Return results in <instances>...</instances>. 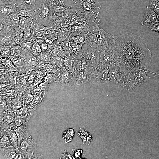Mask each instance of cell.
<instances>
[{"mask_svg":"<svg viewBox=\"0 0 159 159\" xmlns=\"http://www.w3.org/2000/svg\"><path fill=\"white\" fill-rule=\"evenodd\" d=\"M0 1L1 5L2 4V3L8 5L12 3L14 0H0Z\"/></svg>","mask_w":159,"mask_h":159,"instance_id":"obj_38","label":"cell"},{"mask_svg":"<svg viewBox=\"0 0 159 159\" xmlns=\"http://www.w3.org/2000/svg\"><path fill=\"white\" fill-rule=\"evenodd\" d=\"M71 35V34L68 28L66 27L62 28L57 34L59 42H61V43L68 40Z\"/></svg>","mask_w":159,"mask_h":159,"instance_id":"obj_17","label":"cell"},{"mask_svg":"<svg viewBox=\"0 0 159 159\" xmlns=\"http://www.w3.org/2000/svg\"><path fill=\"white\" fill-rule=\"evenodd\" d=\"M30 22L29 19L26 17L21 16L20 19L19 23L20 26L22 27L27 26L28 25H29Z\"/></svg>","mask_w":159,"mask_h":159,"instance_id":"obj_26","label":"cell"},{"mask_svg":"<svg viewBox=\"0 0 159 159\" xmlns=\"http://www.w3.org/2000/svg\"><path fill=\"white\" fill-rule=\"evenodd\" d=\"M25 2L29 5H32L33 1V0H25Z\"/></svg>","mask_w":159,"mask_h":159,"instance_id":"obj_43","label":"cell"},{"mask_svg":"<svg viewBox=\"0 0 159 159\" xmlns=\"http://www.w3.org/2000/svg\"><path fill=\"white\" fill-rule=\"evenodd\" d=\"M21 158V155H16V157L15 158V159H20Z\"/></svg>","mask_w":159,"mask_h":159,"instance_id":"obj_48","label":"cell"},{"mask_svg":"<svg viewBox=\"0 0 159 159\" xmlns=\"http://www.w3.org/2000/svg\"><path fill=\"white\" fill-rule=\"evenodd\" d=\"M10 59L16 66H20L23 62L22 59L20 58H11Z\"/></svg>","mask_w":159,"mask_h":159,"instance_id":"obj_29","label":"cell"},{"mask_svg":"<svg viewBox=\"0 0 159 159\" xmlns=\"http://www.w3.org/2000/svg\"><path fill=\"white\" fill-rule=\"evenodd\" d=\"M150 5L148 6L152 9L159 16V3L155 0H148Z\"/></svg>","mask_w":159,"mask_h":159,"instance_id":"obj_23","label":"cell"},{"mask_svg":"<svg viewBox=\"0 0 159 159\" xmlns=\"http://www.w3.org/2000/svg\"><path fill=\"white\" fill-rule=\"evenodd\" d=\"M87 34V33L83 34H80L76 36H73L71 34L69 39L74 42L82 46L85 43Z\"/></svg>","mask_w":159,"mask_h":159,"instance_id":"obj_18","label":"cell"},{"mask_svg":"<svg viewBox=\"0 0 159 159\" xmlns=\"http://www.w3.org/2000/svg\"><path fill=\"white\" fill-rule=\"evenodd\" d=\"M43 52V53H41L39 55V58L41 61L44 62L48 63L51 60V56H50L49 52Z\"/></svg>","mask_w":159,"mask_h":159,"instance_id":"obj_25","label":"cell"},{"mask_svg":"<svg viewBox=\"0 0 159 159\" xmlns=\"http://www.w3.org/2000/svg\"><path fill=\"white\" fill-rule=\"evenodd\" d=\"M149 28L152 30L159 33V23L156 22Z\"/></svg>","mask_w":159,"mask_h":159,"instance_id":"obj_34","label":"cell"},{"mask_svg":"<svg viewBox=\"0 0 159 159\" xmlns=\"http://www.w3.org/2000/svg\"><path fill=\"white\" fill-rule=\"evenodd\" d=\"M84 51L88 56L90 65L96 69L100 62L99 52L89 49H86Z\"/></svg>","mask_w":159,"mask_h":159,"instance_id":"obj_14","label":"cell"},{"mask_svg":"<svg viewBox=\"0 0 159 159\" xmlns=\"http://www.w3.org/2000/svg\"><path fill=\"white\" fill-rule=\"evenodd\" d=\"M158 16L152 9L147 6L141 24L143 26L149 28L156 22Z\"/></svg>","mask_w":159,"mask_h":159,"instance_id":"obj_10","label":"cell"},{"mask_svg":"<svg viewBox=\"0 0 159 159\" xmlns=\"http://www.w3.org/2000/svg\"><path fill=\"white\" fill-rule=\"evenodd\" d=\"M11 10L8 6H1L0 13L3 14H7Z\"/></svg>","mask_w":159,"mask_h":159,"instance_id":"obj_30","label":"cell"},{"mask_svg":"<svg viewBox=\"0 0 159 159\" xmlns=\"http://www.w3.org/2000/svg\"><path fill=\"white\" fill-rule=\"evenodd\" d=\"M154 74L155 75L154 76V77H157L159 79V70L156 72H155Z\"/></svg>","mask_w":159,"mask_h":159,"instance_id":"obj_47","label":"cell"},{"mask_svg":"<svg viewBox=\"0 0 159 159\" xmlns=\"http://www.w3.org/2000/svg\"><path fill=\"white\" fill-rule=\"evenodd\" d=\"M63 63L65 66V67L70 73H72L74 72V69L72 65V60L65 56Z\"/></svg>","mask_w":159,"mask_h":159,"instance_id":"obj_19","label":"cell"},{"mask_svg":"<svg viewBox=\"0 0 159 159\" xmlns=\"http://www.w3.org/2000/svg\"><path fill=\"white\" fill-rule=\"evenodd\" d=\"M10 17L11 19L14 22L18 23L19 22L20 18L16 14H10Z\"/></svg>","mask_w":159,"mask_h":159,"instance_id":"obj_33","label":"cell"},{"mask_svg":"<svg viewBox=\"0 0 159 159\" xmlns=\"http://www.w3.org/2000/svg\"><path fill=\"white\" fill-rule=\"evenodd\" d=\"M75 12L85 15L93 25H99L101 6L98 0H72Z\"/></svg>","mask_w":159,"mask_h":159,"instance_id":"obj_2","label":"cell"},{"mask_svg":"<svg viewBox=\"0 0 159 159\" xmlns=\"http://www.w3.org/2000/svg\"><path fill=\"white\" fill-rule=\"evenodd\" d=\"M74 133V130L72 129H69L65 132L63 135V138L65 140L66 143L70 142L72 140Z\"/></svg>","mask_w":159,"mask_h":159,"instance_id":"obj_21","label":"cell"},{"mask_svg":"<svg viewBox=\"0 0 159 159\" xmlns=\"http://www.w3.org/2000/svg\"><path fill=\"white\" fill-rule=\"evenodd\" d=\"M93 48L99 52L114 51L116 48L115 40L113 36L100 27L99 37Z\"/></svg>","mask_w":159,"mask_h":159,"instance_id":"obj_3","label":"cell"},{"mask_svg":"<svg viewBox=\"0 0 159 159\" xmlns=\"http://www.w3.org/2000/svg\"><path fill=\"white\" fill-rule=\"evenodd\" d=\"M36 9V14L38 19L42 22L47 23L52 19L53 8L49 4L41 2L38 5Z\"/></svg>","mask_w":159,"mask_h":159,"instance_id":"obj_6","label":"cell"},{"mask_svg":"<svg viewBox=\"0 0 159 159\" xmlns=\"http://www.w3.org/2000/svg\"><path fill=\"white\" fill-rule=\"evenodd\" d=\"M100 62L108 66H118V61L115 51L107 52H99Z\"/></svg>","mask_w":159,"mask_h":159,"instance_id":"obj_8","label":"cell"},{"mask_svg":"<svg viewBox=\"0 0 159 159\" xmlns=\"http://www.w3.org/2000/svg\"><path fill=\"white\" fill-rule=\"evenodd\" d=\"M20 15L21 16L26 17L29 16V15L28 12L26 10L22 9L19 11Z\"/></svg>","mask_w":159,"mask_h":159,"instance_id":"obj_36","label":"cell"},{"mask_svg":"<svg viewBox=\"0 0 159 159\" xmlns=\"http://www.w3.org/2000/svg\"><path fill=\"white\" fill-rule=\"evenodd\" d=\"M31 35V33L29 31H26L23 36L24 40H27L29 38Z\"/></svg>","mask_w":159,"mask_h":159,"instance_id":"obj_39","label":"cell"},{"mask_svg":"<svg viewBox=\"0 0 159 159\" xmlns=\"http://www.w3.org/2000/svg\"><path fill=\"white\" fill-rule=\"evenodd\" d=\"M108 67V79L110 82H112L122 87L128 88L129 85V77L120 71L118 66L112 65Z\"/></svg>","mask_w":159,"mask_h":159,"instance_id":"obj_5","label":"cell"},{"mask_svg":"<svg viewBox=\"0 0 159 159\" xmlns=\"http://www.w3.org/2000/svg\"><path fill=\"white\" fill-rule=\"evenodd\" d=\"M156 1H157V2H158L159 3V0H155Z\"/></svg>","mask_w":159,"mask_h":159,"instance_id":"obj_49","label":"cell"},{"mask_svg":"<svg viewBox=\"0 0 159 159\" xmlns=\"http://www.w3.org/2000/svg\"><path fill=\"white\" fill-rule=\"evenodd\" d=\"M72 79L71 74L65 67H62L60 73L55 82L64 87H70Z\"/></svg>","mask_w":159,"mask_h":159,"instance_id":"obj_12","label":"cell"},{"mask_svg":"<svg viewBox=\"0 0 159 159\" xmlns=\"http://www.w3.org/2000/svg\"><path fill=\"white\" fill-rule=\"evenodd\" d=\"M29 144L26 141H24L22 142L20 145V148L23 150H26L29 147Z\"/></svg>","mask_w":159,"mask_h":159,"instance_id":"obj_35","label":"cell"},{"mask_svg":"<svg viewBox=\"0 0 159 159\" xmlns=\"http://www.w3.org/2000/svg\"><path fill=\"white\" fill-rule=\"evenodd\" d=\"M71 74L72 79L74 84L77 87H80L89 82L88 76L84 70L75 71Z\"/></svg>","mask_w":159,"mask_h":159,"instance_id":"obj_11","label":"cell"},{"mask_svg":"<svg viewBox=\"0 0 159 159\" xmlns=\"http://www.w3.org/2000/svg\"><path fill=\"white\" fill-rule=\"evenodd\" d=\"M8 140V139L7 136H4L1 139V141L3 142H6Z\"/></svg>","mask_w":159,"mask_h":159,"instance_id":"obj_44","label":"cell"},{"mask_svg":"<svg viewBox=\"0 0 159 159\" xmlns=\"http://www.w3.org/2000/svg\"><path fill=\"white\" fill-rule=\"evenodd\" d=\"M40 46L43 52L46 51L48 48V45L45 42L42 43Z\"/></svg>","mask_w":159,"mask_h":159,"instance_id":"obj_37","label":"cell"},{"mask_svg":"<svg viewBox=\"0 0 159 159\" xmlns=\"http://www.w3.org/2000/svg\"><path fill=\"white\" fill-rule=\"evenodd\" d=\"M15 123L17 125L20 124L21 122V120L20 118L18 117H16L15 119Z\"/></svg>","mask_w":159,"mask_h":159,"instance_id":"obj_41","label":"cell"},{"mask_svg":"<svg viewBox=\"0 0 159 159\" xmlns=\"http://www.w3.org/2000/svg\"><path fill=\"white\" fill-rule=\"evenodd\" d=\"M10 118L11 117L9 116H6L4 117L5 120L6 122H8V121H10V120H11V118Z\"/></svg>","mask_w":159,"mask_h":159,"instance_id":"obj_46","label":"cell"},{"mask_svg":"<svg viewBox=\"0 0 159 159\" xmlns=\"http://www.w3.org/2000/svg\"><path fill=\"white\" fill-rule=\"evenodd\" d=\"M14 107L16 108H18L21 107V105L19 103L17 102L14 105Z\"/></svg>","mask_w":159,"mask_h":159,"instance_id":"obj_45","label":"cell"},{"mask_svg":"<svg viewBox=\"0 0 159 159\" xmlns=\"http://www.w3.org/2000/svg\"><path fill=\"white\" fill-rule=\"evenodd\" d=\"M78 136L82 139L83 143L85 145H89L93 139L90 133L82 127L80 128V130L78 133Z\"/></svg>","mask_w":159,"mask_h":159,"instance_id":"obj_16","label":"cell"},{"mask_svg":"<svg viewBox=\"0 0 159 159\" xmlns=\"http://www.w3.org/2000/svg\"><path fill=\"white\" fill-rule=\"evenodd\" d=\"M58 76L53 73H49L47 74L44 78V81L48 83H51L53 82H56L57 80Z\"/></svg>","mask_w":159,"mask_h":159,"instance_id":"obj_22","label":"cell"},{"mask_svg":"<svg viewBox=\"0 0 159 159\" xmlns=\"http://www.w3.org/2000/svg\"><path fill=\"white\" fill-rule=\"evenodd\" d=\"M26 62L29 65L34 66L37 64V59L32 54L27 57L26 59Z\"/></svg>","mask_w":159,"mask_h":159,"instance_id":"obj_24","label":"cell"},{"mask_svg":"<svg viewBox=\"0 0 159 159\" xmlns=\"http://www.w3.org/2000/svg\"><path fill=\"white\" fill-rule=\"evenodd\" d=\"M31 51L32 54L35 56L39 55L42 52L40 45L35 41L33 42Z\"/></svg>","mask_w":159,"mask_h":159,"instance_id":"obj_20","label":"cell"},{"mask_svg":"<svg viewBox=\"0 0 159 159\" xmlns=\"http://www.w3.org/2000/svg\"><path fill=\"white\" fill-rule=\"evenodd\" d=\"M109 73L108 66L100 62L97 68L88 76L89 82L92 84L110 82Z\"/></svg>","mask_w":159,"mask_h":159,"instance_id":"obj_4","label":"cell"},{"mask_svg":"<svg viewBox=\"0 0 159 159\" xmlns=\"http://www.w3.org/2000/svg\"><path fill=\"white\" fill-rule=\"evenodd\" d=\"M1 52L3 57H6L11 54V50L7 47L1 48Z\"/></svg>","mask_w":159,"mask_h":159,"instance_id":"obj_28","label":"cell"},{"mask_svg":"<svg viewBox=\"0 0 159 159\" xmlns=\"http://www.w3.org/2000/svg\"><path fill=\"white\" fill-rule=\"evenodd\" d=\"M90 26L76 24L71 26L68 29L72 35L76 36L80 34L82 32L88 31Z\"/></svg>","mask_w":159,"mask_h":159,"instance_id":"obj_15","label":"cell"},{"mask_svg":"<svg viewBox=\"0 0 159 159\" xmlns=\"http://www.w3.org/2000/svg\"><path fill=\"white\" fill-rule=\"evenodd\" d=\"M4 61V62L5 65L8 68H9L10 70H16V68L15 65L14 64L13 62L11 61V60L9 59H6L3 60Z\"/></svg>","mask_w":159,"mask_h":159,"instance_id":"obj_27","label":"cell"},{"mask_svg":"<svg viewBox=\"0 0 159 159\" xmlns=\"http://www.w3.org/2000/svg\"><path fill=\"white\" fill-rule=\"evenodd\" d=\"M11 139L12 141H15L17 139V136L15 134L13 133L11 135Z\"/></svg>","mask_w":159,"mask_h":159,"instance_id":"obj_42","label":"cell"},{"mask_svg":"<svg viewBox=\"0 0 159 159\" xmlns=\"http://www.w3.org/2000/svg\"><path fill=\"white\" fill-rule=\"evenodd\" d=\"M148 69H142L136 74L132 75L130 80V85L128 89L132 91L136 89L147 81L149 78L152 77H148L146 74L149 72Z\"/></svg>","mask_w":159,"mask_h":159,"instance_id":"obj_7","label":"cell"},{"mask_svg":"<svg viewBox=\"0 0 159 159\" xmlns=\"http://www.w3.org/2000/svg\"><path fill=\"white\" fill-rule=\"evenodd\" d=\"M72 150L73 152L74 157L75 158H79L80 157L82 152V150L73 149Z\"/></svg>","mask_w":159,"mask_h":159,"instance_id":"obj_31","label":"cell"},{"mask_svg":"<svg viewBox=\"0 0 159 159\" xmlns=\"http://www.w3.org/2000/svg\"><path fill=\"white\" fill-rule=\"evenodd\" d=\"M99 25H97L90 26L88 31L85 43L93 48L99 37Z\"/></svg>","mask_w":159,"mask_h":159,"instance_id":"obj_9","label":"cell"},{"mask_svg":"<svg viewBox=\"0 0 159 159\" xmlns=\"http://www.w3.org/2000/svg\"><path fill=\"white\" fill-rule=\"evenodd\" d=\"M16 153L14 152H10L8 155V157L10 159H13L16 157Z\"/></svg>","mask_w":159,"mask_h":159,"instance_id":"obj_40","label":"cell"},{"mask_svg":"<svg viewBox=\"0 0 159 159\" xmlns=\"http://www.w3.org/2000/svg\"><path fill=\"white\" fill-rule=\"evenodd\" d=\"M112 36L116 42L118 66L122 73L130 78L142 69H148L152 53L143 39L130 32Z\"/></svg>","mask_w":159,"mask_h":159,"instance_id":"obj_1","label":"cell"},{"mask_svg":"<svg viewBox=\"0 0 159 159\" xmlns=\"http://www.w3.org/2000/svg\"><path fill=\"white\" fill-rule=\"evenodd\" d=\"M46 71L43 70H39L37 71L36 73L37 76L40 79L44 78L47 75Z\"/></svg>","mask_w":159,"mask_h":159,"instance_id":"obj_32","label":"cell"},{"mask_svg":"<svg viewBox=\"0 0 159 159\" xmlns=\"http://www.w3.org/2000/svg\"><path fill=\"white\" fill-rule=\"evenodd\" d=\"M145 1L148 0H145Z\"/></svg>","mask_w":159,"mask_h":159,"instance_id":"obj_50","label":"cell"},{"mask_svg":"<svg viewBox=\"0 0 159 159\" xmlns=\"http://www.w3.org/2000/svg\"><path fill=\"white\" fill-rule=\"evenodd\" d=\"M71 26L79 24L91 26V23L89 20L84 15L75 12L69 18Z\"/></svg>","mask_w":159,"mask_h":159,"instance_id":"obj_13","label":"cell"}]
</instances>
